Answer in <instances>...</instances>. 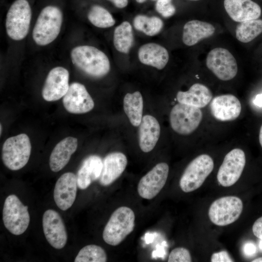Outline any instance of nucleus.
I'll return each instance as SVG.
<instances>
[{
	"mask_svg": "<svg viewBox=\"0 0 262 262\" xmlns=\"http://www.w3.org/2000/svg\"><path fill=\"white\" fill-rule=\"evenodd\" d=\"M63 103L67 112L75 114L86 113L94 107V102L85 87L77 82L69 85Z\"/></svg>",
	"mask_w": 262,
	"mask_h": 262,
	"instance_id": "4468645a",
	"label": "nucleus"
},
{
	"mask_svg": "<svg viewBox=\"0 0 262 262\" xmlns=\"http://www.w3.org/2000/svg\"><path fill=\"white\" fill-rule=\"evenodd\" d=\"M135 214L131 209L121 206L111 214L102 233L104 242L112 246L119 245L133 230Z\"/></svg>",
	"mask_w": 262,
	"mask_h": 262,
	"instance_id": "f03ea898",
	"label": "nucleus"
},
{
	"mask_svg": "<svg viewBox=\"0 0 262 262\" xmlns=\"http://www.w3.org/2000/svg\"><path fill=\"white\" fill-rule=\"evenodd\" d=\"M146 0H136V1L138 3H143V2H144Z\"/></svg>",
	"mask_w": 262,
	"mask_h": 262,
	"instance_id": "79ce46f5",
	"label": "nucleus"
},
{
	"mask_svg": "<svg viewBox=\"0 0 262 262\" xmlns=\"http://www.w3.org/2000/svg\"><path fill=\"white\" fill-rule=\"evenodd\" d=\"M160 132V126L156 118L148 115L143 116L138 130L139 145L143 152H149L155 147Z\"/></svg>",
	"mask_w": 262,
	"mask_h": 262,
	"instance_id": "aec40b11",
	"label": "nucleus"
},
{
	"mask_svg": "<svg viewBox=\"0 0 262 262\" xmlns=\"http://www.w3.org/2000/svg\"><path fill=\"white\" fill-rule=\"evenodd\" d=\"M206 66L214 75L222 81H229L234 78L238 71L236 60L227 49L216 48L207 54Z\"/></svg>",
	"mask_w": 262,
	"mask_h": 262,
	"instance_id": "9d476101",
	"label": "nucleus"
},
{
	"mask_svg": "<svg viewBox=\"0 0 262 262\" xmlns=\"http://www.w3.org/2000/svg\"><path fill=\"white\" fill-rule=\"evenodd\" d=\"M134 28L148 36H154L162 30L164 23L157 16H147L145 15L136 16L133 22Z\"/></svg>",
	"mask_w": 262,
	"mask_h": 262,
	"instance_id": "c85d7f7f",
	"label": "nucleus"
},
{
	"mask_svg": "<svg viewBox=\"0 0 262 262\" xmlns=\"http://www.w3.org/2000/svg\"><path fill=\"white\" fill-rule=\"evenodd\" d=\"M32 146L28 136L21 133L7 139L2 148V160L5 166L11 170H18L28 163Z\"/></svg>",
	"mask_w": 262,
	"mask_h": 262,
	"instance_id": "20e7f679",
	"label": "nucleus"
},
{
	"mask_svg": "<svg viewBox=\"0 0 262 262\" xmlns=\"http://www.w3.org/2000/svg\"><path fill=\"white\" fill-rule=\"evenodd\" d=\"M262 33V19H253L240 22L236 28V38L241 42L248 43Z\"/></svg>",
	"mask_w": 262,
	"mask_h": 262,
	"instance_id": "cd10ccee",
	"label": "nucleus"
},
{
	"mask_svg": "<svg viewBox=\"0 0 262 262\" xmlns=\"http://www.w3.org/2000/svg\"><path fill=\"white\" fill-rule=\"evenodd\" d=\"M32 17V10L27 0H16L10 7L6 18L8 35L15 40H20L27 35Z\"/></svg>",
	"mask_w": 262,
	"mask_h": 262,
	"instance_id": "0eeeda50",
	"label": "nucleus"
},
{
	"mask_svg": "<svg viewBox=\"0 0 262 262\" xmlns=\"http://www.w3.org/2000/svg\"><path fill=\"white\" fill-rule=\"evenodd\" d=\"M102 169L99 178V183L107 186L115 181L124 171L128 164L126 155L120 152H113L102 160Z\"/></svg>",
	"mask_w": 262,
	"mask_h": 262,
	"instance_id": "a211bd4d",
	"label": "nucleus"
},
{
	"mask_svg": "<svg viewBox=\"0 0 262 262\" xmlns=\"http://www.w3.org/2000/svg\"><path fill=\"white\" fill-rule=\"evenodd\" d=\"M211 112L216 119L229 121L236 119L241 111L239 99L231 94H225L214 97L211 102Z\"/></svg>",
	"mask_w": 262,
	"mask_h": 262,
	"instance_id": "f3484780",
	"label": "nucleus"
},
{
	"mask_svg": "<svg viewBox=\"0 0 262 262\" xmlns=\"http://www.w3.org/2000/svg\"><path fill=\"white\" fill-rule=\"evenodd\" d=\"M252 262H262V257L254 259Z\"/></svg>",
	"mask_w": 262,
	"mask_h": 262,
	"instance_id": "ea45409f",
	"label": "nucleus"
},
{
	"mask_svg": "<svg viewBox=\"0 0 262 262\" xmlns=\"http://www.w3.org/2000/svg\"><path fill=\"white\" fill-rule=\"evenodd\" d=\"M168 262H190L192 257L189 250L183 247H176L170 252Z\"/></svg>",
	"mask_w": 262,
	"mask_h": 262,
	"instance_id": "2f4dec72",
	"label": "nucleus"
},
{
	"mask_svg": "<svg viewBox=\"0 0 262 262\" xmlns=\"http://www.w3.org/2000/svg\"><path fill=\"white\" fill-rule=\"evenodd\" d=\"M190 0L197 1V0Z\"/></svg>",
	"mask_w": 262,
	"mask_h": 262,
	"instance_id": "c03bdc74",
	"label": "nucleus"
},
{
	"mask_svg": "<svg viewBox=\"0 0 262 262\" xmlns=\"http://www.w3.org/2000/svg\"><path fill=\"white\" fill-rule=\"evenodd\" d=\"M140 61L144 65L153 66L158 69H163L169 60L167 49L162 46L149 43L142 45L138 52Z\"/></svg>",
	"mask_w": 262,
	"mask_h": 262,
	"instance_id": "5701e85b",
	"label": "nucleus"
},
{
	"mask_svg": "<svg viewBox=\"0 0 262 262\" xmlns=\"http://www.w3.org/2000/svg\"><path fill=\"white\" fill-rule=\"evenodd\" d=\"M213 98L210 89L204 84L196 83L186 91H179L176 95L179 103L192 105L199 108L207 105Z\"/></svg>",
	"mask_w": 262,
	"mask_h": 262,
	"instance_id": "b1692460",
	"label": "nucleus"
},
{
	"mask_svg": "<svg viewBox=\"0 0 262 262\" xmlns=\"http://www.w3.org/2000/svg\"><path fill=\"white\" fill-rule=\"evenodd\" d=\"M244 252L247 256H252L256 252V246L251 243H247L244 246Z\"/></svg>",
	"mask_w": 262,
	"mask_h": 262,
	"instance_id": "c9c22d12",
	"label": "nucleus"
},
{
	"mask_svg": "<svg viewBox=\"0 0 262 262\" xmlns=\"http://www.w3.org/2000/svg\"><path fill=\"white\" fill-rule=\"evenodd\" d=\"M43 229L48 243L60 249L66 244L67 234L63 220L58 212L52 209L45 212L42 218Z\"/></svg>",
	"mask_w": 262,
	"mask_h": 262,
	"instance_id": "ddd939ff",
	"label": "nucleus"
},
{
	"mask_svg": "<svg viewBox=\"0 0 262 262\" xmlns=\"http://www.w3.org/2000/svg\"><path fill=\"white\" fill-rule=\"evenodd\" d=\"M215 31L214 27L208 22L191 20L184 25L182 41L186 46H194L199 41L213 35Z\"/></svg>",
	"mask_w": 262,
	"mask_h": 262,
	"instance_id": "393cba45",
	"label": "nucleus"
},
{
	"mask_svg": "<svg viewBox=\"0 0 262 262\" xmlns=\"http://www.w3.org/2000/svg\"><path fill=\"white\" fill-rule=\"evenodd\" d=\"M69 72L64 67L58 66L49 73L42 90L43 98L54 101L63 97L69 88Z\"/></svg>",
	"mask_w": 262,
	"mask_h": 262,
	"instance_id": "2eb2a0df",
	"label": "nucleus"
},
{
	"mask_svg": "<svg viewBox=\"0 0 262 262\" xmlns=\"http://www.w3.org/2000/svg\"><path fill=\"white\" fill-rule=\"evenodd\" d=\"M259 142L260 144L262 147V125L261 127L260 133H259Z\"/></svg>",
	"mask_w": 262,
	"mask_h": 262,
	"instance_id": "58836bf2",
	"label": "nucleus"
},
{
	"mask_svg": "<svg viewBox=\"0 0 262 262\" xmlns=\"http://www.w3.org/2000/svg\"><path fill=\"white\" fill-rule=\"evenodd\" d=\"M102 160L98 155L87 157L82 162L76 175L78 187L82 190L87 188L98 180L102 169Z\"/></svg>",
	"mask_w": 262,
	"mask_h": 262,
	"instance_id": "4be33fe9",
	"label": "nucleus"
},
{
	"mask_svg": "<svg viewBox=\"0 0 262 262\" xmlns=\"http://www.w3.org/2000/svg\"><path fill=\"white\" fill-rule=\"evenodd\" d=\"M243 209L242 200L236 196H226L214 201L210 205L208 215L211 221L218 226H225L236 221Z\"/></svg>",
	"mask_w": 262,
	"mask_h": 262,
	"instance_id": "6e6552de",
	"label": "nucleus"
},
{
	"mask_svg": "<svg viewBox=\"0 0 262 262\" xmlns=\"http://www.w3.org/2000/svg\"><path fill=\"white\" fill-rule=\"evenodd\" d=\"M0 134H1V132H2V126H1V124H0Z\"/></svg>",
	"mask_w": 262,
	"mask_h": 262,
	"instance_id": "37998d69",
	"label": "nucleus"
},
{
	"mask_svg": "<svg viewBox=\"0 0 262 262\" xmlns=\"http://www.w3.org/2000/svg\"><path fill=\"white\" fill-rule=\"evenodd\" d=\"M107 260L104 249L96 245H89L82 247L76 256L75 262H105Z\"/></svg>",
	"mask_w": 262,
	"mask_h": 262,
	"instance_id": "7c9ffc66",
	"label": "nucleus"
},
{
	"mask_svg": "<svg viewBox=\"0 0 262 262\" xmlns=\"http://www.w3.org/2000/svg\"><path fill=\"white\" fill-rule=\"evenodd\" d=\"M63 16L57 7L44 8L38 16L33 31V38L39 46H46L53 41L61 31Z\"/></svg>",
	"mask_w": 262,
	"mask_h": 262,
	"instance_id": "7ed1b4c3",
	"label": "nucleus"
},
{
	"mask_svg": "<svg viewBox=\"0 0 262 262\" xmlns=\"http://www.w3.org/2000/svg\"><path fill=\"white\" fill-rule=\"evenodd\" d=\"M211 261L212 262H234L229 253L225 250L213 253L211 257Z\"/></svg>",
	"mask_w": 262,
	"mask_h": 262,
	"instance_id": "72a5a7b5",
	"label": "nucleus"
},
{
	"mask_svg": "<svg viewBox=\"0 0 262 262\" xmlns=\"http://www.w3.org/2000/svg\"><path fill=\"white\" fill-rule=\"evenodd\" d=\"M76 175L72 172L63 174L56 181L53 197L57 207L63 211L69 209L74 203L77 195Z\"/></svg>",
	"mask_w": 262,
	"mask_h": 262,
	"instance_id": "dca6fc26",
	"label": "nucleus"
},
{
	"mask_svg": "<svg viewBox=\"0 0 262 262\" xmlns=\"http://www.w3.org/2000/svg\"><path fill=\"white\" fill-rule=\"evenodd\" d=\"M226 11L235 21H243L258 19L261 15L260 6L251 0H224Z\"/></svg>",
	"mask_w": 262,
	"mask_h": 262,
	"instance_id": "6ab92c4d",
	"label": "nucleus"
},
{
	"mask_svg": "<svg viewBox=\"0 0 262 262\" xmlns=\"http://www.w3.org/2000/svg\"><path fill=\"white\" fill-rule=\"evenodd\" d=\"M202 119V113L200 108L180 103L172 108L169 115L172 129L181 135H188L194 132Z\"/></svg>",
	"mask_w": 262,
	"mask_h": 262,
	"instance_id": "1a4fd4ad",
	"label": "nucleus"
},
{
	"mask_svg": "<svg viewBox=\"0 0 262 262\" xmlns=\"http://www.w3.org/2000/svg\"><path fill=\"white\" fill-rule=\"evenodd\" d=\"M77 147L78 140L75 137H67L59 142L49 157V165L51 170L54 172L61 170L69 162Z\"/></svg>",
	"mask_w": 262,
	"mask_h": 262,
	"instance_id": "412c9836",
	"label": "nucleus"
},
{
	"mask_svg": "<svg viewBox=\"0 0 262 262\" xmlns=\"http://www.w3.org/2000/svg\"><path fill=\"white\" fill-rule=\"evenodd\" d=\"M87 16L90 22L98 28H109L114 26L115 22L109 11L99 5L92 6Z\"/></svg>",
	"mask_w": 262,
	"mask_h": 262,
	"instance_id": "c756f323",
	"label": "nucleus"
},
{
	"mask_svg": "<svg viewBox=\"0 0 262 262\" xmlns=\"http://www.w3.org/2000/svg\"><path fill=\"white\" fill-rule=\"evenodd\" d=\"M2 220L5 227L12 234H23L30 221L28 206L23 205L16 195L8 196L3 205Z\"/></svg>",
	"mask_w": 262,
	"mask_h": 262,
	"instance_id": "423d86ee",
	"label": "nucleus"
},
{
	"mask_svg": "<svg viewBox=\"0 0 262 262\" xmlns=\"http://www.w3.org/2000/svg\"><path fill=\"white\" fill-rule=\"evenodd\" d=\"M73 64L89 76L95 78L104 76L110 69L106 55L98 49L90 46H78L71 50Z\"/></svg>",
	"mask_w": 262,
	"mask_h": 262,
	"instance_id": "f257e3e1",
	"label": "nucleus"
},
{
	"mask_svg": "<svg viewBox=\"0 0 262 262\" xmlns=\"http://www.w3.org/2000/svg\"><path fill=\"white\" fill-rule=\"evenodd\" d=\"M171 1L172 0H157L156 11L164 17L172 16L175 13L176 8Z\"/></svg>",
	"mask_w": 262,
	"mask_h": 262,
	"instance_id": "473e14b6",
	"label": "nucleus"
},
{
	"mask_svg": "<svg viewBox=\"0 0 262 262\" xmlns=\"http://www.w3.org/2000/svg\"><path fill=\"white\" fill-rule=\"evenodd\" d=\"M169 166L160 163L141 178L137 185V192L144 199H151L162 190L166 182Z\"/></svg>",
	"mask_w": 262,
	"mask_h": 262,
	"instance_id": "f8f14e48",
	"label": "nucleus"
},
{
	"mask_svg": "<svg viewBox=\"0 0 262 262\" xmlns=\"http://www.w3.org/2000/svg\"><path fill=\"white\" fill-rule=\"evenodd\" d=\"M111 1L116 7L119 8L125 7L128 3V0H109Z\"/></svg>",
	"mask_w": 262,
	"mask_h": 262,
	"instance_id": "e433bc0d",
	"label": "nucleus"
},
{
	"mask_svg": "<svg viewBox=\"0 0 262 262\" xmlns=\"http://www.w3.org/2000/svg\"><path fill=\"white\" fill-rule=\"evenodd\" d=\"M254 235L260 240H262V216L257 219L252 226Z\"/></svg>",
	"mask_w": 262,
	"mask_h": 262,
	"instance_id": "f704fd0d",
	"label": "nucleus"
},
{
	"mask_svg": "<svg viewBox=\"0 0 262 262\" xmlns=\"http://www.w3.org/2000/svg\"><path fill=\"white\" fill-rule=\"evenodd\" d=\"M244 151L238 148L228 153L220 165L217 174L219 183L223 187H229L240 178L246 164Z\"/></svg>",
	"mask_w": 262,
	"mask_h": 262,
	"instance_id": "9b49d317",
	"label": "nucleus"
},
{
	"mask_svg": "<svg viewBox=\"0 0 262 262\" xmlns=\"http://www.w3.org/2000/svg\"><path fill=\"white\" fill-rule=\"evenodd\" d=\"M134 37L132 27L128 21H124L114 31L113 42L116 49L128 53L133 45Z\"/></svg>",
	"mask_w": 262,
	"mask_h": 262,
	"instance_id": "bb28decb",
	"label": "nucleus"
},
{
	"mask_svg": "<svg viewBox=\"0 0 262 262\" xmlns=\"http://www.w3.org/2000/svg\"><path fill=\"white\" fill-rule=\"evenodd\" d=\"M253 102L256 105L259 107H262V93L256 95L253 100Z\"/></svg>",
	"mask_w": 262,
	"mask_h": 262,
	"instance_id": "4c0bfd02",
	"label": "nucleus"
},
{
	"mask_svg": "<svg viewBox=\"0 0 262 262\" xmlns=\"http://www.w3.org/2000/svg\"><path fill=\"white\" fill-rule=\"evenodd\" d=\"M213 161L207 154H201L193 159L187 166L179 182L181 190L185 193L199 188L212 172Z\"/></svg>",
	"mask_w": 262,
	"mask_h": 262,
	"instance_id": "39448f33",
	"label": "nucleus"
},
{
	"mask_svg": "<svg viewBox=\"0 0 262 262\" xmlns=\"http://www.w3.org/2000/svg\"><path fill=\"white\" fill-rule=\"evenodd\" d=\"M123 109L130 123L135 127L140 125L143 115V99L141 93H127L123 99Z\"/></svg>",
	"mask_w": 262,
	"mask_h": 262,
	"instance_id": "a878e982",
	"label": "nucleus"
},
{
	"mask_svg": "<svg viewBox=\"0 0 262 262\" xmlns=\"http://www.w3.org/2000/svg\"><path fill=\"white\" fill-rule=\"evenodd\" d=\"M259 246L260 248L262 250V240H261L260 241Z\"/></svg>",
	"mask_w": 262,
	"mask_h": 262,
	"instance_id": "a19ab883",
	"label": "nucleus"
}]
</instances>
